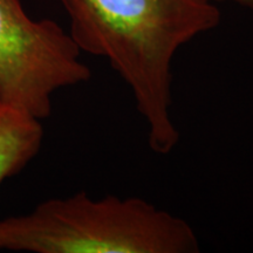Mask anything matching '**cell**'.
<instances>
[{"label": "cell", "instance_id": "cell-1", "mask_svg": "<svg viewBox=\"0 0 253 253\" xmlns=\"http://www.w3.org/2000/svg\"><path fill=\"white\" fill-rule=\"evenodd\" d=\"M81 52L108 60L131 89L148 144L168 155L179 141L172 121L171 66L178 49L220 24L212 0H60Z\"/></svg>", "mask_w": 253, "mask_h": 253}, {"label": "cell", "instance_id": "cell-2", "mask_svg": "<svg viewBox=\"0 0 253 253\" xmlns=\"http://www.w3.org/2000/svg\"><path fill=\"white\" fill-rule=\"evenodd\" d=\"M0 250L33 253H197L183 218L143 198L78 192L0 220Z\"/></svg>", "mask_w": 253, "mask_h": 253}, {"label": "cell", "instance_id": "cell-3", "mask_svg": "<svg viewBox=\"0 0 253 253\" xmlns=\"http://www.w3.org/2000/svg\"><path fill=\"white\" fill-rule=\"evenodd\" d=\"M81 49L58 23L33 20L20 0H0V106L40 121L56 90L89 81Z\"/></svg>", "mask_w": 253, "mask_h": 253}, {"label": "cell", "instance_id": "cell-4", "mask_svg": "<svg viewBox=\"0 0 253 253\" xmlns=\"http://www.w3.org/2000/svg\"><path fill=\"white\" fill-rule=\"evenodd\" d=\"M42 140L40 120L0 106V184L20 172L37 156Z\"/></svg>", "mask_w": 253, "mask_h": 253}, {"label": "cell", "instance_id": "cell-5", "mask_svg": "<svg viewBox=\"0 0 253 253\" xmlns=\"http://www.w3.org/2000/svg\"><path fill=\"white\" fill-rule=\"evenodd\" d=\"M212 1L214 2L230 1V2H235V4H238L240 6H244V7L253 9V0H212Z\"/></svg>", "mask_w": 253, "mask_h": 253}]
</instances>
